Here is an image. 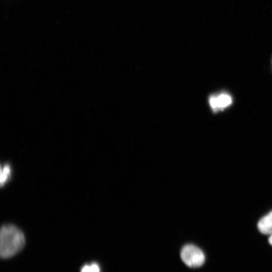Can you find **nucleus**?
Returning a JSON list of instances; mask_svg holds the SVG:
<instances>
[{
    "instance_id": "nucleus-4",
    "label": "nucleus",
    "mask_w": 272,
    "mask_h": 272,
    "mask_svg": "<svg viewBox=\"0 0 272 272\" xmlns=\"http://www.w3.org/2000/svg\"><path fill=\"white\" fill-rule=\"evenodd\" d=\"M257 228L258 230L263 234H272V211L259 221Z\"/></svg>"
},
{
    "instance_id": "nucleus-2",
    "label": "nucleus",
    "mask_w": 272,
    "mask_h": 272,
    "mask_svg": "<svg viewBox=\"0 0 272 272\" xmlns=\"http://www.w3.org/2000/svg\"><path fill=\"white\" fill-rule=\"evenodd\" d=\"M180 256L183 262L190 267H199L205 261L203 251L193 244L184 246L181 250Z\"/></svg>"
},
{
    "instance_id": "nucleus-7",
    "label": "nucleus",
    "mask_w": 272,
    "mask_h": 272,
    "mask_svg": "<svg viewBox=\"0 0 272 272\" xmlns=\"http://www.w3.org/2000/svg\"><path fill=\"white\" fill-rule=\"evenodd\" d=\"M269 243L272 245V234L270 235V236L268 238Z\"/></svg>"
},
{
    "instance_id": "nucleus-5",
    "label": "nucleus",
    "mask_w": 272,
    "mask_h": 272,
    "mask_svg": "<svg viewBox=\"0 0 272 272\" xmlns=\"http://www.w3.org/2000/svg\"><path fill=\"white\" fill-rule=\"evenodd\" d=\"M11 174V169L8 165H5L1 168V185L3 186L8 179Z\"/></svg>"
},
{
    "instance_id": "nucleus-3",
    "label": "nucleus",
    "mask_w": 272,
    "mask_h": 272,
    "mask_svg": "<svg viewBox=\"0 0 272 272\" xmlns=\"http://www.w3.org/2000/svg\"><path fill=\"white\" fill-rule=\"evenodd\" d=\"M233 102L232 96L226 92H222L211 95L209 103L211 109L214 112L222 111L229 107Z\"/></svg>"
},
{
    "instance_id": "nucleus-6",
    "label": "nucleus",
    "mask_w": 272,
    "mask_h": 272,
    "mask_svg": "<svg viewBox=\"0 0 272 272\" xmlns=\"http://www.w3.org/2000/svg\"><path fill=\"white\" fill-rule=\"evenodd\" d=\"M81 272H100V269L97 264L93 263L84 266L82 268Z\"/></svg>"
},
{
    "instance_id": "nucleus-1",
    "label": "nucleus",
    "mask_w": 272,
    "mask_h": 272,
    "mask_svg": "<svg viewBox=\"0 0 272 272\" xmlns=\"http://www.w3.org/2000/svg\"><path fill=\"white\" fill-rule=\"evenodd\" d=\"M25 238L23 232L12 224L3 225L0 234V255L9 258L20 251L24 247Z\"/></svg>"
}]
</instances>
